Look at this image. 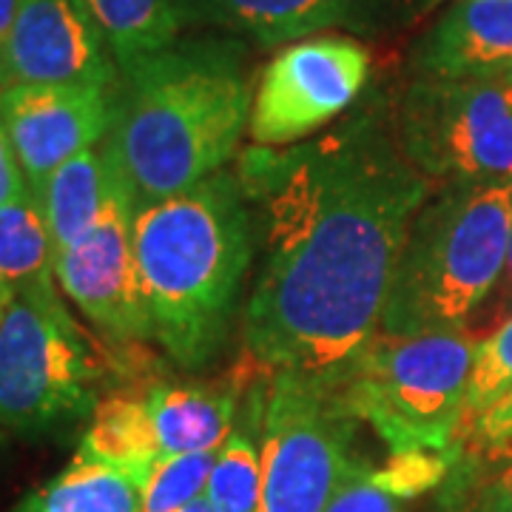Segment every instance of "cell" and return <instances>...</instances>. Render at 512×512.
<instances>
[{"label":"cell","instance_id":"d6986e66","mask_svg":"<svg viewBox=\"0 0 512 512\" xmlns=\"http://www.w3.org/2000/svg\"><path fill=\"white\" fill-rule=\"evenodd\" d=\"M12 512H143V501L128 476L74 456L52 481L23 495Z\"/></svg>","mask_w":512,"mask_h":512},{"label":"cell","instance_id":"ba28073f","mask_svg":"<svg viewBox=\"0 0 512 512\" xmlns=\"http://www.w3.org/2000/svg\"><path fill=\"white\" fill-rule=\"evenodd\" d=\"M396 126L404 154L433 183L512 180V77H419Z\"/></svg>","mask_w":512,"mask_h":512},{"label":"cell","instance_id":"ffe728a7","mask_svg":"<svg viewBox=\"0 0 512 512\" xmlns=\"http://www.w3.org/2000/svg\"><path fill=\"white\" fill-rule=\"evenodd\" d=\"M100 23L120 72L157 55L180 37V15L174 0H86Z\"/></svg>","mask_w":512,"mask_h":512},{"label":"cell","instance_id":"277c9868","mask_svg":"<svg viewBox=\"0 0 512 512\" xmlns=\"http://www.w3.org/2000/svg\"><path fill=\"white\" fill-rule=\"evenodd\" d=\"M512 234V180L444 185L413 217L384 302V333L464 328L501 276Z\"/></svg>","mask_w":512,"mask_h":512},{"label":"cell","instance_id":"4dcf8cb0","mask_svg":"<svg viewBox=\"0 0 512 512\" xmlns=\"http://www.w3.org/2000/svg\"><path fill=\"white\" fill-rule=\"evenodd\" d=\"M177 512H220L211 501H208V495H202V498H197L194 504H188V507H183V510Z\"/></svg>","mask_w":512,"mask_h":512},{"label":"cell","instance_id":"7a4b0ae2","mask_svg":"<svg viewBox=\"0 0 512 512\" xmlns=\"http://www.w3.org/2000/svg\"><path fill=\"white\" fill-rule=\"evenodd\" d=\"M251 109L248 52L237 37H177L120 72L100 148L140 208L225 171Z\"/></svg>","mask_w":512,"mask_h":512},{"label":"cell","instance_id":"ac0fdd59","mask_svg":"<svg viewBox=\"0 0 512 512\" xmlns=\"http://www.w3.org/2000/svg\"><path fill=\"white\" fill-rule=\"evenodd\" d=\"M0 282L15 296L57 288L55 245L29 185L0 205Z\"/></svg>","mask_w":512,"mask_h":512},{"label":"cell","instance_id":"30bf717a","mask_svg":"<svg viewBox=\"0 0 512 512\" xmlns=\"http://www.w3.org/2000/svg\"><path fill=\"white\" fill-rule=\"evenodd\" d=\"M55 279L63 296L109 339H151V319L134 256V202L117 174L103 217L55 259Z\"/></svg>","mask_w":512,"mask_h":512},{"label":"cell","instance_id":"d4e9b609","mask_svg":"<svg viewBox=\"0 0 512 512\" xmlns=\"http://www.w3.org/2000/svg\"><path fill=\"white\" fill-rule=\"evenodd\" d=\"M407 498L390 490L373 464L339 490L325 512H407Z\"/></svg>","mask_w":512,"mask_h":512},{"label":"cell","instance_id":"3957f363","mask_svg":"<svg viewBox=\"0 0 512 512\" xmlns=\"http://www.w3.org/2000/svg\"><path fill=\"white\" fill-rule=\"evenodd\" d=\"M254 214L237 171L134 208V256L151 339L185 370L225 348L254 259Z\"/></svg>","mask_w":512,"mask_h":512},{"label":"cell","instance_id":"d6a6232c","mask_svg":"<svg viewBox=\"0 0 512 512\" xmlns=\"http://www.w3.org/2000/svg\"><path fill=\"white\" fill-rule=\"evenodd\" d=\"M510 77H512V72H510Z\"/></svg>","mask_w":512,"mask_h":512},{"label":"cell","instance_id":"6da1fadb","mask_svg":"<svg viewBox=\"0 0 512 512\" xmlns=\"http://www.w3.org/2000/svg\"><path fill=\"white\" fill-rule=\"evenodd\" d=\"M237 177L259 245L242 311L245 356L268 373L342 379L382 325L384 302L430 180L396 117L362 109L299 146H251Z\"/></svg>","mask_w":512,"mask_h":512},{"label":"cell","instance_id":"9c48e42d","mask_svg":"<svg viewBox=\"0 0 512 512\" xmlns=\"http://www.w3.org/2000/svg\"><path fill=\"white\" fill-rule=\"evenodd\" d=\"M367 74L370 55L353 37L316 35L291 43L259 77L248 123L254 146L302 143L356 103Z\"/></svg>","mask_w":512,"mask_h":512},{"label":"cell","instance_id":"83f0119b","mask_svg":"<svg viewBox=\"0 0 512 512\" xmlns=\"http://www.w3.org/2000/svg\"><path fill=\"white\" fill-rule=\"evenodd\" d=\"M484 504H487V512H512V461L501 467V473L487 487Z\"/></svg>","mask_w":512,"mask_h":512},{"label":"cell","instance_id":"603a6c76","mask_svg":"<svg viewBox=\"0 0 512 512\" xmlns=\"http://www.w3.org/2000/svg\"><path fill=\"white\" fill-rule=\"evenodd\" d=\"M512 390V316L495 328L487 339H481L476 345L473 356V370H470V382H467V399H464V419L473 421L478 413H484L490 404H495L504 393ZM458 427V430H461ZM458 441V439H456Z\"/></svg>","mask_w":512,"mask_h":512},{"label":"cell","instance_id":"5b68a950","mask_svg":"<svg viewBox=\"0 0 512 512\" xmlns=\"http://www.w3.org/2000/svg\"><path fill=\"white\" fill-rule=\"evenodd\" d=\"M476 345L464 328L376 330L339 379L342 399L390 453L456 450Z\"/></svg>","mask_w":512,"mask_h":512},{"label":"cell","instance_id":"f546056e","mask_svg":"<svg viewBox=\"0 0 512 512\" xmlns=\"http://www.w3.org/2000/svg\"><path fill=\"white\" fill-rule=\"evenodd\" d=\"M439 512H487V504H484V498H478V501H450Z\"/></svg>","mask_w":512,"mask_h":512},{"label":"cell","instance_id":"44dd1931","mask_svg":"<svg viewBox=\"0 0 512 512\" xmlns=\"http://www.w3.org/2000/svg\"><path fill=\"white\" fill-rule=\"evenodd\" d=\"M205 495L220 512H262V456L254 436L234 430L225 439Z\"/></svg>","mask_w":512,"mask_h":512},{"label":"cell","instance_id":"8992f818","mask_svg":"<svg viewBox=\"0 0 512 512\" xmlns=\"http://www.w3.org/2000/svg\"><path fill=\"white\" fill-rule=\"evenodd\" d=\"M262 456V512H325L367 467L356 424L336 382L305 373H265L254 384Z\"/></svg>","mask_w":512,"mask_h":512},{"label":"cell","instance_id":"e0dca14e","mask_svg":"<svg viewBox=\"0 0 512 512\" xmlns=\"http://www.w3.org/2000/svg\"><path fill=\"white\" fill-rule=\"evenodd\" d=\"M111 185H114V171L103 148L94 146L60 165L37 188L35 197L52 234L55 259L97 225L106 211Z\"/></svg>","mask_w":512,"mask_h":512},{"label":"cell","instance_id":"4fadbf2b","mask_svg":"<svg viewBox=\"0 0 512 512\" xmlns=\"http://www.w3.org/2000/svg\"><path fill=\"white\" fill-rule=\"evenodd\" d=\"M419 77L473 80L512 72V0H458L424 35Z\"/></svg>","mask_w":512,"mask_h":512},{"label":"cell","instance_id":"5bb4252c","mask_svg":"<svg viewBox=\"0 0 512 512\" xmlns=\"http://www.w3.org/2000/svg\"><path fill=\"white\" fill-rule=\"evenodd\" d=\"M373 0H174L183 26L276 46L365 18Z\"/></svg>","mask_w":512,"mask_h":512},{"label":"cell","instance_id":"1f68e13d","mask_svg":"<svg viewBox=\"0 0 512 512\" xmlns=\"http://www.w3.org/2000/svg\"><path fill=\"white\" fill-rule=\"evenodd\" d=\"M12 299H15V293L9 291L3 282H0V325H3V316L9 311V305H12Z\"/></svg>","mask_w":512,"mask_h":512},{"label":"cell","instance_id":"52a82bcc","mask_svg":"<svg viewBox=\"0 0 512 512\" xmlns=\"http://www.w3.org/2000/svg\"><path fill=\"white\" fill-rule=\"evenodd\" d=\"M109 359L55 291L18 293L0 325V427L43 433L92 416Z\"/></svg>","mask_w":512,"mask_h":512},{"label":"cell","instance_id":"7402d4cb","mask_svg":"<svg viewBox=\"0 0 512 512\" xmlns=\"http://www.w3.org/2000/svg\"><path fill=\"white\" fill-rule=\"evenodd\" d=\"M214 461L217 453L160 458L140 490L143 512H177L194 504L208 490Z\"/></svg>","mask_w":512,"mask_h":512},{"label":"cell","instance_id":"484cf974","mask_svg":"<svg viewBox=\"0 0 512 512\" xmlns=\"http://www.w3.org/2000/svg\"><path fill=\"white\" fill-rule=\"evenodd\" d=\"M512 316V234H510V251H507V259H504V268H501V276L495 282L493 293L487 296V302L473 313V319L464 325V330L481 342L487 339L495 328H501L507 319Z\"/></svg>","mask_w":512,"mask_h":512},{"label":"cell","instance_id":"cb8c5ba5","mask_svg":"<svg viewBox=\"0 0 512 512\" xmlns=\"http://www.w3.org/2000/svg\"><path fill=\"white\" fill-rule=\"evenodd\" d=\"M458 441L467 444L476 456L507 464L512 461V390L490 404L476 419L458 430ZM456 441V447H458Z\"/></svg>","mask_w":512,"mask_h":512},{"label":"cell","instance_id":"2e32d148","mask_svg":"<svg viewBox=\"0 0 512 512\" xmlns=\"http://www.w3.org/2000/svg\"><path fill=\"white\" fill-rule=\"evenodd\" d=\"M89 427L80 439L77 456L106 464L128 476L140 490L160 461V444L151 421L148 390L114 387L94 404Z\"/></svg>","mask_w":512,"mask_h":512},{"label":"cell","instance_id":"7c38bea8","mask_svg":"<svg viewBox=\"0 0 512 512\" xmlns=\"http://www.w3.org/2000/svg\"><path fill=\"white\" fill-rule=\"evenodd\" d=\"M111 94L97 86H9L0 89V131L26 185L37 191L72 157L109 134Z\"/></svg>","mask_w":512,"mask_h":512},{"label":"cell","instance_id":"9a60e30c","mask_svg":"<svg viewBox=\"0 0 512 512\" xmlns=\"http://www.w3.org/2000/svg\"><path fill=\"white\" fill-rule=\"evenodd\" d=\"M262 373V367L256 370ZM256 373L242 367L214 384H154L148 387V407L160 444V456L217 453L234 433L239 396L256 382Z\"/></svg>","mask_w":512,"mask_h":512},{"label":"cell","instance_id":"4316f807","mask_svg":"<svg viewBox=\"0 0 512 512\" xmlns=\"http://www.w3.org/2000/svg\"><path fill=\"white\" fill-rule=\"evenodd\" d=\"M23 188H26L23 171H20L12 148H9L6 134L0 131V205H6L12 197H18Z\"/></svg>","mask_w":512,"mask_h":512},{"label":"cell","instance_id":"8fae6325","mask_svg":"<svg viewBox=\"0 0 512 512\" xmlns=\"http://www.w3.org/2000/svg\"><path fill=\"white\" fill-rule=\"evenodd\" d=\"M120 66L86 0H20L0 43V89L97 86L117 89Z\"/></svg>","mask_w":512,"mask_h":512},{"label":"cell","instance_id":"f1b7e54d","mask_svg":"<svg viewBox=\"0 0 512 512\" xmlns=\"http://www.w3.org/2000/svg\"><path fill=\"white\" fill-rule=\"evenodd\" d=\"M18 9H20V0H0V43L6 40L9 29H12V23H15V18H18Z\"/></svg>","mask_w":512,"mask_h":512}]
</instances>
